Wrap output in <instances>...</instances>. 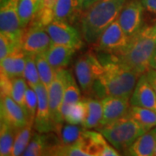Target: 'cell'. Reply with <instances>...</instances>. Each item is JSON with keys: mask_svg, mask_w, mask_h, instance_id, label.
I'll return each instance as SVG.
<instances>
[{"mask_svg": "<svg viewBox=\"0 0 156 156\" xmlns=\"http://www.w3.org/2000/svg\"><path fill=\"white\" fill-rule=\"evenodd\" d=\"M101 54L102 56H97L103 68L95 82L92 95L97 99H102L106 96L130 99L140 75L128 65L118 61L115 55Z\"/></svg>", "mask_w": 156, "mask_h": 156, "instance_id": "cell-1", "label": "cell"}, {"mask_svg": "<svg viewBox=\"0 0 156 156\" xmlns=\"http://www.w3.org/2000/svg\"><path fill=\"white\" fill-rule=\"evenodd\" d=\"M127 0H98L83 12L81 34L89 44H93L112 23L115 21Z\"/></svg>", "mask_w": 156, "mask_h": 156, "instance_id": "cell-2", "label": "cell"}, {"mask_svg": "<svg viewBox=\"0 0 156 156\" xmlns=\"http://www.w3.org/2000/svg\"><path fill=\"white\" fill-rule=\"evenodd\" d=\"M155 48L156 23H145L134 37H130L126 49L115 57L142 75L150 69L149 61Z\"/></svg>", "mask_w": 156, "mask_h": 156, "instance_id": "cell-3", "label": "cell"}, {"mask_svg": "<svg viewBox=\"0 0 156 156\" xmlns=\"http://www.w3.org/2000/svg\"><path fill=\"white\" fill-rule=\"evenodd\" d=\"M100 131L108 141L119 152L126 153L128 147L147 132L145 128L128 115L122 117L113 122L95 128Z\"/></svg>", "mask_w": 156, "mask_h": 156, "instance_id": "cell-4", "label": "cell"}, {"mask_svg": "<svg viewBox=\"0 0 156 156\" xmlns=\"http://www.w3.org/2000/svg\"><path fill=\"white\" fill-rule=\"evenodd\" d=\"M103 65L98 56L89 50L79 56L74 65V71L81 89L86 95L91 96L95 82L101 73Z\"/></svg>", "mask_w": 156, "mask_h": 156, "instance_id": "cell-5", "label": "cell"}, {"mask_svg": "<svg viewBox=\"0 0 156 156\" xmlns=\"http://www.w3.org/2000/svg\"><path fill=\"white\" fill-rule=\"evenodd\" d=\"M130 37L124 32L117 19L103 31L98 40L93 44V48L99 53L117 56L126 49Z\"/></svg>", "mask_w": 156, "mask_h": 156, "instance_id": "cell-6", "label": "cell"}, {"mask_svg": "<svg viewBox=\"0 0 156 156\" xmlns=\"http://www.w3.org/2000/svg\"><path fill=\"white\" fill-rule=\"evenodd\" d=\"M52 44V41L45 26L31 21L23 30L21 48L28 55L44 54Z\"/></svg>", "mask_w": 156, "mask_h": 156, "instance_id": "cell-7", "label": "cell"}, {"mask_svg": "<svg viewBox=\"0 0 156 156\" xmlns=\"http://www.w3.org/2000/svg\"><path fill=\"white\" fill-rule=\"evenodd\" d=\"M18 5L19 0H0V30L21 44L23 30L20 26Z\"/></svg>", "mask_w": 156, "mask_h": 156, "instance_id": "cell-8", "label": "cell"}, {"mask_svg": "<svg viewBox=\"0 0 156 156\" xmlns=\"http://www.w3.org/2000/svg\"><path fill=\"white\" fill-rule=\"evenodd\" d=\"M46 29L52 44L68 46L76 50L83 47L82 34L69 23L53 20L46 26Z\"/></svg>", "mask_w": 156, "mask_h": 156, "instance_id": "cell-9", "label": "cell"}, {"mask_svg": "<svg viewBox=\"0 0 156 156\" xmlns=\"http://www.w3.org/2000/svg\"><path fill=\"white\" fill-rule=\"evenodd\" d=\"M117 21L128 37H134L145 24L144 8L140 0L127 1Z\"/></svg>", "mask_w": 156, "mask_h": 156, "instance_id": "cell-10", "label": "cell"}, {"mask_svg": "<svg viewBox=\"0 0 156 156\" xmlns=\"http://www.w3.org/2000/svg\"><path fill=\"white\" fill-rule=\"evenodd\" d=\"M65 83H66V69H58L56 70L53 81L47 88L50 115L54 125V128L56 125L65 122L61 114Z\"/></svg>", "mask_w": 156, "mask_h": 156, "instance_id": "cell-11", "label": "cell"}, {"mask_svg": "<svg viewBox=\"0 0 156 156\" xmlns=\"http://www.w3.org/2000/svg\"><path fill=\"white\" fill-rule=\"evenodd\" d=\"M34 89L37 95V108L34 121V128L39 133H48L54 130V125L50 115L48 90L42 83L37 85Z\"/></svg>", "mask_w": 156, "mask_h": 156, "instance_id": "cell-12", "label": "cell"}, {"mask_svg": "<svg viewBox=\"0 0 156 156\" xmlns=\"http://www.w3.org/2000/svg\"><path fill=\"white\" fill-rule=\"evenodd\" d=\"M0 115L1 121H4L17 130L24 127L28 123L32 122H30L28 115L23 108L17 104L9 95L1 96Z\"/></svg>", "mask_w": 156, "mask_h": 156, "instance_id": "cell-13", "label": "cell"}, {"mask_svg": "<svg viewBox=\"0 0 156 156\" xmlns=\"http://www.w3.org/2000/svg\"><path fill=\"white\" fill-rule=\"evenodd\" d=\"M129 101L130 105L142 107L156 112V93L147 80L146 73L139 76Z\"/></svg>", "mask_w": 156, "mask_h": 156, "instance_id": "cell-14", "label": "cell"}, {"mask_svg": "<svg viewBox=\"0 0 156 156\" xmlns=\"http://www.w3.org/2000/svg\"><path fill=\"white\" fill-rule=\"evenodd\" d=\"M101 101L102 104L103 113L99 126L109 124L127 115L128 108L130 107L129 98L125 97L106 96Z\"/></svg>", "mask_w": 156, "mask_h": 156, "instance_id": "cell-15", "label": "cell"}, {"mask_svg": "<svg viewBox=\"0 0 156 156\" xmlns=\"http://www.w3.org/2000/svg\"><path fill=\"white\" fill-rule=\"evenodd\" d=\"M83 135L90 156H119L121 154L116 148L108 142V140L100 131L86 128Z\"/></svg>", "mask_w": 156, "mask_h": 156, "instance_id": "cell-16", "label": "cell"}, {"mask_svg": "<svg viewBox=\"0 0 156 156\" xmlns=\"http://www.w3.org/2000/svg\"><path fill=\"white\" fill-rule=\"evenodd\" d=\"M27 54L22 48H17L1 60V72L10 78L23 77Z\"/></svg>", "mask_w": 156, "mask_h": 156, "instance_id": "cell-17", "label": "cell"}, {"mask_svg": "<svg viewBox=\"0 0 156 156\" xmlns=\"http://www.w3.org/2000/svg\"><path fill=\"white\" fill-rule=\"evenodd\" d=\"M76 50L64 45L52 44L44 53L51 67L55 70L65 69L69 65Z\"/></svg>", "mask_w": 156, "mask_h": 156, "instance_id": "cell-18", "label": "cell"}, {"mask_svg": "<svg viewBox=\"0 0 156 156\" xmlns=\"http://www.w3.org/2000/svg\"><path fill=\"white\" fill-rule=\"evenodd\" d=\"M156 146V127L141 134L128 147L126 154L132 156H152Z\"/></svg>", "mask_w": 156, "mask_h": 156, "instance_id": "cell-19", "label": "cell"}, {"mask_svg": "<svg viewBox=\"0 0 156 156\" xmlns=\"http://www.w3.org/2000/svg\"><path fill=\"white\" fill-rule=\"evenodd\" d=\"M81 13L78 0H57L54 7V20L73 24Z\"/></svg>", "mask_w": 156, "mask_h": 156, "instance_id": "cell-20", "label": "cell"}, {"mask_svg": "<svg viewBox=\"0 0 156 156\" xmlns=\"http://www.w3.org/2000/svg\"><path fill=\"white\" fill-rule=\"evenodd\" d=\"M79 101H81L80 89L77 83H76V80L71 72L66 69V83H65L63 99H62L61 108V114L63 120L69 110L70 109V108L74 106L76 103H77Z\"/></svg>", "mask_w": 156, "mask_h": 156, "instance_id": "cell-21", "label": "cell"}, {"mask_svg": "<svg viewBox=\"0 0 156 156\" xmlns=\"http://www.w3.org/2000/svg\"><path fill=\"white\" fill-rule=\"evenodd\" d=\"M85 130L83 125L62 122L56 125L53 132L58 136L62 145H70L83 138Z\"/></svg>", "mask_w": 156, "mask_h": 156, "instance_id": "cell-22", "label": "cell"}, {"mask_svg": "<svg viewBox=\"0 0 156 156\" xmlns=\"http://www.w3.org/2000/svg\"><path fill=\"white\" fill-rule=\"evenodd\" d=\"M86 105V116L83 123V126L87 129L96 128L100 125L102 118V104L101 101L97 98L86 97L83 99Z\"/></svg>", "mask_w": 156, "mask_h": 156, "instance_id": "cell-23", "label": "cell"}, {"mask_svg": "<svg viewBox=\"0 0 156 156\" xmlns=\"http://www.w3.org/2000/svg\"><path fill=\"white\" fill-rule=\"evenodd\" d=\"M127 115L135 120L147 131L156 127V112L152 109L130 105Z\"/></svg>", "mask_w": 156, "mask_h": 156, "instance_id": "cell-24", "label": "cell"}, {"mask_svg": "<svg viewBox=\"0 0 156 156\" xmlns=\"http://www.w3.org/2000/svg\"><path fill=\"white\" fill-rule=\"evenodd\" d=\"M41 1L42 0H19L18 14L20 26L23 30L26 28L36 17L41 6Z\"/></svg>", "mask_w": 156, "mask_h": 156, "instance_id": "cell-25", "label": "cell"}, {"mask_svg": "<svg viewBox=\"0 0 156 156\" xmlns=\"http://www.w3.org/2000/svg\"><path fill=\"white\" fill-rule=\"evenodd\" d=\"M17 129L4 121L0 122V155L10 156L12 154Z\"/></svg>", "mask_w": 156, "mask_h": 156, "instance_id": "cell-26", "label": "cell"}, {"mask_svg": "<svg viewBox=\"0 0 156 156\" xmlns=\"http://www.w3.org/2000/svg\"><path fill=\"white\" fill-rule=\"evenodd\" d=\"M32 127H34V123L30 122L24 127L17 129L11 156L23 155L33 135Z\"/></svg>", "mask_w": 156, "mask_h": 156, "instance_id": "cell-27", "label": "cell"}, {"mask_svg": "<svg viewBox=\"0 0 156 156\" xmlns=\"http://www.w3.org/2000/svg\"><path fill=\"white\" fill-rule=\"evenodd\" d=\"M54 156H90L84 135L82 139L73 144L60 146L55 152Z\"/></svg>", "mask_w": 156, "mask_h": 156, "instance_id": "cell-28", "label": "cell"}, {"mask_svg": "<svg viewBox=\"0 0 156 156\" xmlns=\"http://www.w3.org/2000/svg\"><path fill=\"white\" fill-rule=\"evenodd\" d=\"M35 61L38 70L40 81L46 88H48L54 79L56 70L51 67L44 54H38L35 56Z\"/></svg>", "mask_w": 156, "mask_h": 156, "instance_id": "cell-29", "label": "cell"}, {"mask_svg": "<svg viewBox=\"0 0 156 156\" xmlns=\"http://www.w3.org/2000/svg\"><path fill=\"white\" fill-rule=\"evenodd\" d=\"M28 83L24 77L11 78L10 96L25 110V94Z\"/></svg>", "mask_w": 156, "mask_h": 156, "instance_id": "cell-30", "label": "cell"}, {"mask_svg": "<svg viewBox=\"0 0 156 156\" xmlns=\"http://www.w3.org/2000/svg\"><path fill=\"white\" fill-rule=\"evenodd\" d=\"M56 1L57 0H42L39 11L32 21L46 27L54 20V7Z\"/></svg>", "mask_w": 156, "mask_h": 156, "instance_id": "cell-31", "label": "cell"}, {"mask_svg": "<svg viewBox=\"0 0 156 156\" xmlns=\"http://www.w3.org/2000/svg\"><path fill=\"white\" fill-rule=\"evenodd\" d=\"M23 77L26 80L29 86L32 89H34L37 85H38L41 83L38 70H37L36 61H35V56L33 55L27 54Z\"/></svg>", "mask_w": 156, "mask_h": 156, "instance_id": "cell-32", "label": "cell"}, {"mask_svg": "<svg viewBox=\"0 0 156 156\" xmlns=\"http://www.w3.org/2000/svg\"><path fill=\"white\" fill-rule=\"evenodd\" d=\"M86 116V105L83 100H81L70 108L64 118L65 122L76 125H83Z\"/></svg>", "mask_w": 156, "mask_h": 156, "instance_id": "cell-33", "label": "cell"}, {"mask_svg": "<svg viewBox=\"0 0 156 156\" xmlns=\"http://www.w3.org/2000/svg\"><path fill=\"white\" fill-rule=\"evenodd\" d=\"M37 95L36 90L28 86L25 94V111L28 115L30 122H34L37 108Z\"/></svg>", "mask_w": 156, "mask_h": 156, "instance_id": "cell-34", "label": "cell"}, {"mask_svg": "<svg viewBox=\"0 0 156 156\" xmlns=\"http://www.w3.org/2000/svg\"><path fill=\"white\" fill-rule=\"evenodd\" d=\"M21 47V44L5 34H0V60H3L11 52Z\"/></svg>", "mask_w": 156, "mask_h": 156, "instance_id": "cell-35", "label": "cell"}, {"mask_svg": "<svg viewBox=\"0 0 156 156\" xmlns=\"http://www.w3.org/2000/svg\"><path fill=\"white\" fill-rule=\"evenodd\" d=\"M145 13V23H156V0H140Z\"/></svg>", "mask_w": 156, "mask_h": 156, "instance_id": "cell-36", "label": "cell"}, {"mask_svg": "<svg viewBox=\"0 0 156 156\" xmlns=\"http://www.w3.org/2000/svg\"><path fill=\"white\" fill-rule=\"evenodd\" d=\"M146 76L147 77V80L149 81V83L152 85L153 89H154L156 93V69H152L150 68L147 72Z\"/></svg>", "mask_w": 156, "mask_h": 156, "instance_id": "cell-37", "label": "cell"}, {"mask_svg": "<svg viewBox=\"0 0 156 156\" xmlns=\"http://www.w3.org/2000/svg\"><path fill=\"white\" fill-rule=\"evenodd\" d=\"M96 1H98V0H78L79 7H80L82 12L86 11L87 9H89V7L92 5L93 4H95Z\"/></svg>", "mask_w": 156, "mask_h": 156, "instance_id": "cell-38", "label": "cell"}, {"mask_svg": "<svg viewBox=\"0 0 156 156\" xmlns=\"http://www.w3.org/2000/svg\"><path fill=\"white\" fill-rule=\"evenodd\" d=\"M149 64H150V68L156 69V48L154 49V52H153V55L151 56Z\"/></svg>", "mask_w": 156, "mask_h": 156, "instance_id": "cell-39", "label": "cell"}, {"mask_svg": "<svg viewBox=\"0 0 156 156\" xmlns=\"http://www.w3.org/2000/svg\"><path fill=\"white\" fill-rule=\"evenodd\" d=\"M154 155L156 156V146H155V149H154Z\"/></svg>", "mask_w": 156, "mask_h": 156, "instance_id": "cell-40", "label": "cell"}]
</instances>
